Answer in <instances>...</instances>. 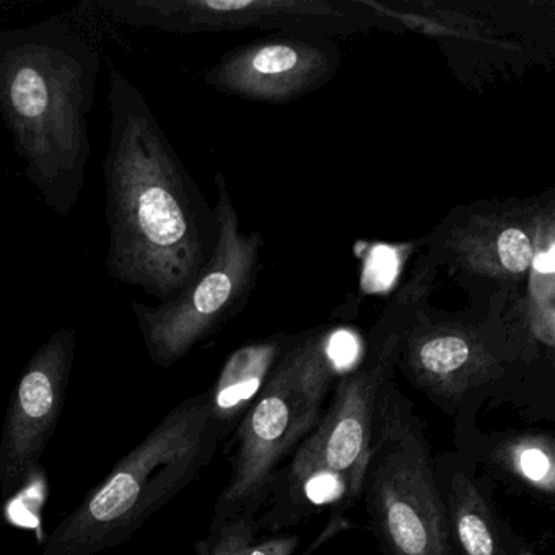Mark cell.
Masks as SVG:
<instances>
[{
  "mask_svg": "<svg viewBox=\"0 0 555 555\" xmlns=\"http://www.w3.org/2000/svg\"><path fill=\"white\" fill-rule=\"evenodd\" d=\"M398 334L396 365L435 408L447 415L469 414L508 382L522 359L499 337L457 323L421 321Z\"/></svg>",
  "mask_w": 555,
  "mask_h": 555,
  "instance_id": "8",
  "label": "cell"
},
{
  "mask_svg": "<svg viewBox=\"0 0 555 555\" xmlns=\"http://www.w3.org/2000/svg\"><path fill=\"white\" fill-rule=\"evenodd\" d=\"M76 331L54 333L28 360L0 435V490L17 492L40 467L63 414L76 356Z\"/></svg>",
  "mask_w": 555,
  "mask_h": 555,
  "instance_id": "9",
  "label": "cell"
},
{
  "mask_svg": "<svg viewBox=\"0 0 555 555\" xmlns=\"http://www.w3.org/2000/svg\"><path fill=\"white\" fill-rule=\"evenodd\" d=\"M99 69V53L60 22L0 34V116L28 180L61 216L82 196Z\"/></svg>",
  "mask_w": 555,
  "mask_h": 555,
  "instance_id": "2",
  "label": "cell"
},
{
  "mask_svg": "<svg viewBox=\"0 0 555 555\" xmlns=\"http://www.w3.org/2000/svg\"><path fill=\"white\" fill-rule=\"evenodd\" d=\"M108 102L106 268L116 281L167 304L190 287L212 255L203 207L147 100L116 67Z\"/></svg>",
  "mask_w": 555,
  "mask_h": 555,
  "instance_id": "1",
  "label": "cell"
},
{
  "mask_svg": "<svg viewBox=\"0 0 555 555\" xmlns=\"http://www.w3.org/2000/svg\"><path fill=\"white\" fill-rule=\"evenodd\" d=\"M285 349L279 340H266L243 347L227 360L216 386L209 389L214 414L227 434L258 398Z\"/></svg>",
  "mask_w": 555,
  "mask_h": 555,
  "instance_id": "14",
  "label": "cell"
},
{
  "mask_svg": "<svg viewBox=\"0 0 555 555\" xmlns=\"http://www.w3.org/2000/svg\"><path fill=\"white\" fill-rule=\"evenodd\" d=\"M450 249L467 269L496 281L525 278L538 259L528 225L503 214H473L450 233Z\"/></svg>",
  "mask_w": 555,
  "mask_h": 555,
  "instance_id": "12",
  "label": "cell"
},
{
  "mask_svg": "<svg viewBox=\"0 0 555 555\" xmlns=\"http://www.w3.org/2000/svg\"><path fill=\"white\" fill-rule=\"evenodd\" d=\"M357 363L359 346L347 331H320L285 349L235 427L232 470L212 522L258 515L275 474L314 430L340 376Z\"/></svg>",
  "mask_w": 555,
  "mask_h": 555,
  "instance_id": "5",
  "label": "cell"
},
{
  "mask_svg": "<svg viewBox=\"0 0 555 555\" xmlns=\"http://www.w3.org/2000/svg\"><path fill=\"white\" fill-rule=\"evenodd\" d=\"M330 69L323 51L304 41H262L223 57L207 80L253 100L281 102L307 92Z\"/></svg>",
  "mask_w": 555,
  "mask_h": 555,
  "instance_id": "10",
  "label": "cell"
},
{
  "mask_svg": "<svg viewBox=\"0 0 555 555\" xmlns=\"http://www.w3.org/2000/svg\"><path fill=\"white\" fill-rule=\"evenodd\" d=\"M360 502L385 555H451L425 424L395 379L379 402Z\"/></svg>",
  "mask_w": 555,
  "mask_h": 555,
  "instance_id": "6",
  "label": "cell"
},
{
  "mask_svg": "<svg viewBox=\"0 0 555 555\" xmlns=\"http://www.w3.org/2000/svg\"><path fill=\"white\" fill-rule=\"evenodd\" d=\"M457 441L466 440L460 453L476 456L489 470L539 499L555 495V438L551 431L508 430L483 435L476 427H460Z\"/></svg>",
  "mask_w": 555,
  "mask_h": 555,
  "instance_id": "13",
  "label": "cell"
},
{
  "mask_svg": "<svg viewBox=\"0 0 555 555\" xmlns=\"http://www.w3.org/2000/svg\"><path fill=\"white\" fill-rule=\"evenodd\" d=\"M227 435L209 389L188 398L57 522L41 555H99L125 544L209 466Z\"/></svg>",
  "mask_w": 555,
  "mask_h": 555,
  "instance_id": "3",
  "label": "cell"
},
{
  "mask_svg": "<svg viewBox=\"0 0 555 555\" xmlns=\"http://www.w3.org/2000/svg\"><path fill=\"white\" fill-rule=\"evenodd\" d=\"M217 235L212 255L190 287L158 307L132 304L152 362L170 369L206 339L242 300L258 261L259 236L240 232L223 178L217 177Z\"/></svg>",
  "mask_w": 555,
  "mask_h": 555,
  "instance_id": "7",
  "label": "cell"
},
{
  "mask_svg": "<svg viewBox=\"0 0 555 555\" xmlns=\"http://www.w3.org/2000/svg\"><path fill=\"white\" fill-rule=\"evenodd\" d=\"M451 555H512L515 532L493 508L474 463L461 453L435 457Z\"/></svg>",
  "mask_w": 555,
  "mask_h": 555,
  "instance_id": "11",
  "label": "cell"
},
{
  "mask_svg": "<svg viewBox=\"0 0 555 555\" xmlns=\"http://www.w3.org/2000/svg\"><path fill=\"white\" fill-rule=\"evenodd\" d=\"M512 555H534V551L531 545L526 544L515 534L512 541Z\"/></svg>",
  "mask_w": 555,
  "mask_h": 555,
  "instance_id": "16",
  "label": "cell"
},
{
  "mask_svg": "<svg viewBox=\"0 0 555 555\" xmlns=\"http://www.w3.org/2000/svg\"><path fill=\"white\" fill-rule=\"evenodd\" d=\"M256 516L238 515L210 525L209 538L197 544L199 555H292L300 544L295 534L259 538Z\"/></svg>",
  "mask_w": 555,
  "mask_h": 555,
  "instance_id": "15",
  "label": "cell"
},
{
  "mask_svg": "<svg viewBox=\"0 0 555 555\" xmlns=\"http://www.w3.org/2000/svg\"><path fill=\"white\" fill-rule=\"evenodd\" d=\"M398 343V334H386L340 376L323 417L272 479L256 515L259 531L294 528L323 508L340 515L359 502L379 402L395 379Z\"/></svg>",
  "mask_w": 555,
  "mask_h": 555,
  "instance_id": "4",
  "label": "cell"
}]
</instances>
